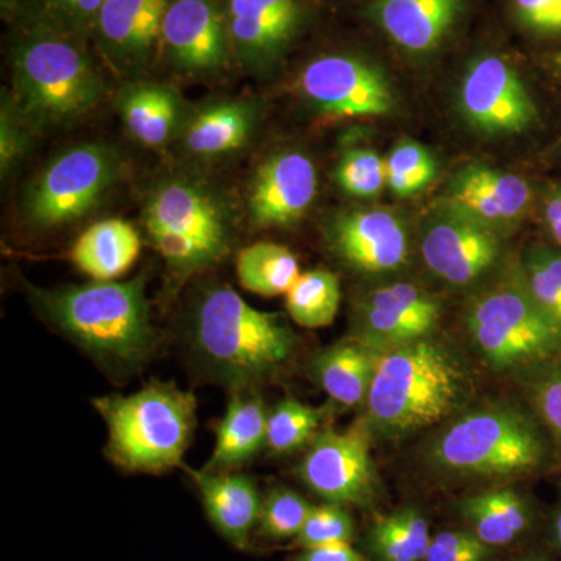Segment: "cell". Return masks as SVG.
<instances>
[{
  "label": "cell",
  "instance_id": "3",
  "mask_svg": "<svg viewBox=\"0 0 561 561\" xmlns=\"http://www.w3.org/2000/svg\"><path fill=\"white\" fill-rule=\"evenodd\" d=\"M192 346L220 382L251 390L283 370L297 341L278 316L254 309L230 287L216 286L197 302Z\"/></svg>",
  "mask_w": 561,
  "mask_h": 561
},
{
  "label": "cell",
  "instance_id": "4",
  "mask_svg": "<svg viewBox=\"0 0 561 561\" xmlns=\"http://www.w3.org/2000/svg\"><path fill=\"white\" fill-rule=\"evenodd\" d=\"M463 327L476 356L496 375L527 381L561 357V334L531 298L518 264L472 290Z\"/></svg>",
  "mask_w": 561,
  "mask_h": 561
},
{
  "label": "cell",
  "instance_id": "10",
  "mask_svg": "<svg viewBox=\"0 0 561 561\" xmlns=\"http://www.w3.org/2000/svg\"><path fill=\"white\" fill-rule=\"evenodd\" d=\"M442 301L412 280L387 279L356 298L350 339L387 353L437 335Z\"/></svg>",
  "mask_w": 561,
  "mask_h": 561
},
{
  "label": "cell",
  "instance_id": "14",
  "mask_svg": "<svg viewBox=\"0 0 561 561\" xmlns=\"http://www.w3.org/2000/svg\"><path fill=\"white\" fill-rule=\"evenodd\" d=\"M305 98L335 117H381L394 108L389 79L378 66L350 54H328L300 73Z\"/></svg>",
  "mask_w": 561,
  "mask_h": 561
},
{
  "label": "cell",
  "instance_id": "39",
  "mask_svg": "<svg viewBox=\"0 0 561 561\" xmlns=\"http://www.w3.org/2000/svg\"><path fill=\"white\" fill-rule=\"evenodd\" d=\"M356 534V523L345 505L324 502L313 505L308 522L298 535L297 545L302 549L323 546L350 545Z\"/></svg>",
  "mask_w": 561,
  "mask_h": 561
},
{
  "label": "cell",
  "instance_id": "40",
  "mask_svg": "<svg viewBox=\"0 0 561 561\" xmlns=\"http://www.w3.org/2000/svg\"><path fill=\"white\" fill-rule=\"evenodd\" d=\"M496 549L468 529L442 530L432 537L426 561H493Z\"/></svg>",
  "mask_w": 561,
  "mask_h": 561
},
{
  "label": "cell",
  "instance_id": "26",
  "mask_svg": "<svg viewBox=\"0 0 561 561\" xmlns=\"http://www.w3.org/2000/svg\"><path fill=\"white\" fill-rule=\"evenodd\" d=\"M140 239L128 221L108 219L88 228L73 243L70 260L95 280H114L138 260Z\"/></svg>",
  "mask_w": 561,
  "mask_h": 561
},
{
  "label": "cell",
  "instance_id": "23",
  "mask_svg": "<svg viewBox=\"0 0 561 561\" xmlns=\"http://www.w3.org/2000/svg\"><path fill=\"white\" fill-rule=\"evenodd\" d=\"M456 511L465 529L496 551L523 541L537 527V512L529 497L507 486L468 494L457 502Z\"/></svg>",
  "mask_w": 561,
  "mask_h": 561
},
{
  "label": "cell",
  "instance_id": "6",
  "mask_svg": "<svg viewBox=\"0 0 561 561\" xmlns=\"http://www.w3.org/2000/svg\"><path fill=\"white\" fill-rule=\"evenodd\" d=\"M92 404L108 427L106 457L122 470L157 474L183 465L197 423L190 391L151 381L136 393L95 398Z\"/></svg>",
  "mask_w": 561,
  "mask_h": 561
},
{
  "label": "cell",
  "instance_id": "5",
  "mask_svg": "<svg viewBox=\"0 0 561 561\" xmlns=\"http://www.w3.org/2000/svg\"><path fill=\"white\" fill-rule=\"evenodd\" d=\"M36 301L70 341L113 367H136L153 350L154 332L142 279L95 280L87 286L38 291Z\"/></svg>",
  "mask_w": 561,
  "mask_h": 561
},
{
  "label": "cell",
  "instance_id": "35",
  "mask_svg": "<svg viewBox=\"0 0 561 561\" xmlns=\"http://www.w3.org/2000/svg\"><path fill=\"white\" fill-rule=\"evenodd\" d=\"M437 176V161L426 147L402 139L386 158L387 187L398 197H411L426 190Z\"/></svg>",
  "mask_w": 561,
  "mask_h": 561
},
{
  "label": "cell",
  "instance_id": "13",
  "mask_svg": "<svg viewBox=\"0 0 561 561\" xmlns=\"http://www.w3.org/2000/svg\"><path fill=\"white\" fill-rule=\"evenodd\" d=\"M459 106L467 124L483 135H519L538 119L537 105L522 77L500 55H482L468 66Z\"/></svg>",
  "mask_w": 561,
  "mask_h": 561
},
{
  "label": "cell",
  "instance_id": "42",
  "mask_svg": "<svg viewBox=\"0 0 561 561\" xmlns=\"http://www.w3.org/2000/svg\"><path fill=\"white\" fill-rule=\"evenodd\" d=\"M11 105L2 110V140H0V160H2V172H9L11 164L16 162L22 150V138L20 119H14L11 113Z\"/></svg>",
  "mask_w": 561,
  "mask_h": 561
},
{
  "label": "cell",
  "instance_id": "25",
  "mask_svg": "<svg viewBox=\"0 0 561 561\" xmlns=\"http://www.w3.org/2000/svg\"><path fill=\"white\" fill-rule=\"evenodd\" d=\"M264 401L251 390H234L227 412L219 421L216 445L205 471L227 472L253 459L267 442Z\"/></svg>",
  "mask_w": 561,
  "mask_h": 561
},
{
  "label": "cell",
  "instance_id": "31",
  "mask_svg": "<svg viewBox=\"0 0 561 561\" xmlns=\"http://www.w3.org/2000/svg\"><path fill=\"white\" fill-rule=\"evenodd\" d=\"M236 272L243 289L261 297L286 295L301 275L297 257L287 247L257 242L238 254Z\"/></svg>",
  "mask_w": 561,
  "mask_h": 561
},
{
  "label": "cell",
  "instance_id": "20",
  "mask_svg": "<svg viewBox=\"0 0 561 561\" xmlns=\"http://www.w3.org/2000/svg\"><path fill=\"white\" fill-rule=\"evenodd\" d=\"M316 192L317 171L311 158L300 151H280L257 169L251 183V219L257 227H290L305 216Z\"/></svg>",
  "mask_w": 561,
  "mask_h": 561
},
{
  "label": "cell",
  "instance_id": "22",
  "mask_svg": "<svg viewBox=\"0 0 561 561\" xmlns=\"http://www.w3.org/2000/svg\"><path fill=\"white\" fill-rule=\"evenodd\" d=\"M186 470L197 483L209 522L225 540L245 551L261 515L262 500L256 483L247 476L228 471Z\"/></svg>",
  "mask_w": 561,
  "mask_h": 561
},
{
  "label": "cell",
  "instance_id": "18",
  "mask_svg": "<svg viewBox=\"0 0 561 561\" xmlns=\"http://www.w3.org/2000/svg\"><path fill=\"white\" fill-rule=\"evenodd\" d=\"M160 55L191 76L227 68L234 54L225 0H175L162 24Z\"/></svg>",
  "mask_w": 561,
  "mask_h": 561
},
{
  "label": "cell",
  "instance_id": "29",
  "mask_svg": "<svg viewBox=\"0 0 561 561\" xmlns=\"http://www.w3.org/2000/svg\"><path fill=\"white\" fill-rule=\"evenodd\" d=\"M254 125V110L245 102H221L202 110L184 133L187 150L219 157L241 149Z\"/></svg>",
  "mask_w": 561,
  "mask_h": 561
},
{
  "label": "cell",
  "instance_id": "1",
  "mask_svg": "<svg viewBox=\"0 0 561 561\" xmlns=\"http://www.w3.org/2000/svg\"><path fill=\"white\" fill-rule=\"evenodd\" d=\"M474 397L470 362L453 343L432 335L382 354L360 427L370 440H402L456 419Z\"/></svg>",
  "mask_w": 561,
  "mask_h": 561
},
{
  "label": "cell",
  "instance_id": "43",
  "mask_svg": "<svg viewBox=\"0 0 561 561\" xmlns=\"http://www.w3.org/2000/svg\"><path fill=\"white\" fill-rule=\"evenodd\" d=\"M290 561H370L350 545L323 546V548L302 549Z\"/></svg>",
  "mask_w": 561,
  "mask_h": 561
},
{
  "label": "cell",
  "instance_id": "34",
  "mask_svg": "<svg viewBox=\"0 0 561 561\" xmlns=\"http://www.w3.org/2000/svg\"><path fill=\"white\" fill-rule=\"evenodd\" d=\"M323 412L305 402L287 398L279 401L267 419L265 448L275 456L298 451L319 435Z\"/></svg>",
  "mask_w": 561,
  "mask_h": 561
},
{
  "label": "cell",
  "instance_id": "44",
  "mask_svg": "<svg viewBox=\"0 0 561 561\" xmlns=\"http://www.w3.org/2000/svg\"><path fill=\"white\" fill-rule=\"evenodd\" d=\"M542 221L556 245L561 249V184L553 186L542 197Z\"/></svg>",
  "mask_w": 561,
  "mask_h": 561
},
{
  "label": "cell",
  "instance_id": "15",
  "mask_svg": "<svg viewBox=\"0 0 561 561\" xmlns=\"http://www.w3.org/2000/svg\"><path fill=\"white\" fill-rule=\"evenodd\" d=\"M332 253L359 275L387 280L408 267L412 239L405 221L389 209L343 213L328 232Z\"/></svg>",
  "mask_w": 561,
  "mask_h": 561
},
{
  "label": "cell",
  "instance_id": "38",
  "mask_svg": "<svg viewBox=\"0 0 561 561\" xmlns=\"http://www.w3.org/2000/svg\"><path fill=\"white\" fill-rule=\"evenodd\" d=\"M531 412L561 457V357L527 379Z\"/></svg>",
  "mask_w": 561,
  "mask_h": 561
},
{
  "label": "cell",
  "instance_id": "46",
  "mask_svg": "<svg viewBox=\"0 0 561 561\" xmlns=\"http://www.w3.org/2000/svg\"><path fill=\"white\" fill-rule=\"evenodd\" d=\"M551 556L548 552L542 551V549H535V551H530L524 553V556L519 557V559L513 561H551Z\"/></svg>",
  "mask_w": 561,
  "mask_h": 561
},
{
  "label": "cell",
  "instance_id": "11",
  "mask_svg": "<svg viewBox=\"0 0 561 561\" xmlns=\"http://www.w3.org/2000/svg\"><path fill=\"white\" fill-rule=\"evenodd\" d=\"M423 264L451 289H478L500 273L504 238L481 225L438 208L420 236Z\"/></svg>",
  "mask_w": 561,
  "mask_h": 561
},
{
  "label": "cell",
  "instance_id": "47",
  "mask_svg": "<svg viewBox=\"0 0 561 561\" xmlns=\"http://www.w3.org/2000/svg\"><path fill=\"white\" fill-rule=\"evenodd\" d=\"M551 66H552L553 72H556L557 76L561 77V50H559V51H557V54L552 55Z\"/></svg>",
  "mask_w": 561,
  "mask_h": 561
},
{
  "label": "cell",
  "instance_id": "41",
  "mask_svg": "<svg viewBox=\"0 0 561 561\" xmlns=\"http://www.w3.org/2000/svg\"><path fill=\"white\" fill-rule=\"evenodd\" d=\"M524 27L545 36H561V0H512Z\"/></svg>",
  "mask_w": 561,
  "mask_h": 561
},
{
  "label": "cell",
  "instance_id": "2",
  "mask_svg": "<svg viewBox=\"0 0 561 561\" xmlns=\"http://www.w3.org/2000/svg\"><path fill=\"white\" fill-rule=\"evenodd\" d=\"M551 448L534 412L496 402L448 421L427 445L426 463L454 481L505 482L541 470Z\"/></svg>",
  "mask_w": 561,
  "mask_h": 561
},
{
  "label": "cell",
  "instance_id": "37",
  "mask_svg": "<svg viewBox=\"0 0 561 561\" xmlns=\"http://www.w3.org/2000/svg\"><path fill=\"white\" fill-rule=\"evenodd\" d=\"M335 181L351 197H376L387 187L386 160L371 149L345 151L335 168Z\"/></svg>",
  "mask_w": 561,
  "mask_h": 561
},
{
  "label": "cell",
  "instance_id": "8",
  "mask_svg": "<svg viewBox=\"0 0 561 561\" xmlns=\"http://www.w3.org/2000/svg\"><path fill=\"white\" fill-rule=\"evenodd\" d=\"M144 224L150 242L179 276L210 267L230 245L227 214L210 192L192 181L161 184L147 202Z\"/></svg>",
  "mask_w": 561,
  "mask_h": 561
},
{
  "label": "cell",
  "instance_id": "45",
  "mask_svg": "<svg viewBox=\"0 0 561 561\" xmlns=\"http://www.w3.org/2000/svg\"><path fill=\"white\" fill-rule=\"evenodd\" d=\"M548 540L553 551L559 552L561 556V497L557 502L556 507H553L551 516H549Z\"/></svg>",
  "mask_w": 561,
  "mask_h": 561
},
{
  "label": "cell",
  "instance_id": "24",
  "mask_svg": "<svg viewBox=\"0 0 561 561\" xmlns=\"http://www.w3.org/2000/svg\"><path fill=\"white\" fill-rule=\"evenodd\" d=\"M381 356L348 337L317 353L311 375L335 404L364 408Z\"/></svg>",
  "mask_w": 561,
  "mask_h": 561
},
{
  "label": "cell",
  "instance_id": "7",
  "mask_svg": "<svg viewBox=\"0 0 561 561\" xmlns=\"http://www.w3.org/2000/svg\"><path fill=\"white\" fill-rule=\"evenodd\" d=\"M13 72L22 113L38 124L79 119L102 98V77L84 41L47 28H20Z\"/></svg>",
  "mask_w": 561,
  "mask_h": 561
},
{
  "label": "cell",
  "instance_id": "21",
  "mask_svg": "<svg viewBox=\"0 0 561 561\" xmlns=\"http://www.w3.org/2000/svg\"><path fill=\"white\" fill-rule=\"evenodd\" d=\"M463 5L465 0H375L370 16L400 49L426 55L440 47Z\"/></svg>",
  "mask_w": 561,
  "mask_h": 561
},
{
  "label": "cell",
  "instance_id": "33",
  "mask_svg": "<svg viewBox=\"0 0 561 561\" xmlns=\"http://www.w3.org/2000/svg\"><path fill=\"white\" fill-rule=\"evenodd\" d=\"M518 267L531 298L561 334V249L527 247Z\"/></svg>",
  "mask_w": 561,
  "mask_h": 561
},
{
  "label": "cell",
  "instance_id": "48",
  "mask_svg": "<svg viewBox=\"0 0 561 561\" xmlns=\"http://www.w3.org/2000/svg\"><path fill=\"white\" fill-rule=\"evenodd\" d=\"M552 561V560H551Z\"/></svg>",
  "mask_w": 561,
  "mask_h": 561
},
{
  "label": "cell",
  "instance_id": "17",
  "mask_svg": "<svg viewBox=\"0 0 561 561\" xmlns=\"http://www.w3.org/2000/svg\"><path fill=\"white\" fill-rule=\"evenodd\" d=\"M225 9L234 60L253 73L271 72L308 20L306 0H225Z\"/></svg>",
  "mask_w": 561,
  "mask_h": 561
},
{
  "label": "cell",
  "instance_id": "30",
  "mask_svg": "<svg viewBox=\"0 0 561 561\" xmlns=\"http://www.w3.org/2000/svg\"><path fill=\"white\" fill-rule=\"evenodd\" d=\"M106 0H2L3 9L20 21V28L39 27L91 38L99 11Z\"/></svg>",
  "mask_w": 561,
  "mask_h": 561
},
{
  "label": "cell",
  "instance_id": "36",
  "mask_svg": "<svg viewBox=\"0 0 561 561\" xmlns=\"http://www.w3.org/2000/svg\"><path fill=\"white\" fill-rule=\"evenodd\" d=\"M312 507L297 491L283 485L275 486L262 500L257 522L261 535L272 541L297 540Z\"/></svg>",
  "mask_w": 561,
  "mask_h": 561
},
{
  "label": "cell",
  "instance_id": "27",
  "mask_svg": "<svg viewBox=\"0 0 561 561\" xmlns=\"http://www.w3.org/2000/svg\"><path fill=\"white\" fill-rule=\"evenodd\" d=\"M121 114L133 138L149 147H160L179 128L181 106L175 92L144 81L124 92Z\"/></svg>",
  "mask_w": 561,
  "mask_h": 561
},
{
  "label": "cell",
  "instance_id": "32",
  "mask_svg": "<svg viewBox=\"0 0 561 561\" xmlns=\"http://www.w3.org/2000/svg\"><path fill=\"white\" fill-rule=\"evenodd\" d=\"M342 290L337 276L324 268L301 273L286 294L290 319L308 330L332 324L341 308Z\"/></svg>",
  "mask_w": 561,
  "mask_h": 561
},
{
  "label": "cell",
  "instance_id": "9",
  "mask_svg": "<svg viewBox=\"0 0 561 561\" xmlns=\"http://www.w3.org/2000/svg\"><path fill=\"white\" fill-rule=\"evenodd\" d=\"M119 175L116 151L101 144H81L60 154L33 181L25 195L28 221L55 228L80 219L94 208Z\"/></svg>",
  "mask_w": 561,
  "mask_h": 561
},
{
  "label": "cell",
  "instance_id": "19",
  "mask_svg": "<svg viewBox=\"0 0 561 561\" xmlns=\"http://www.w3.org/2000/svg\"><path fill=\"white\" fill-rule=\"evenodd\" d=\"M175 0H106L92 41L122 72H139L160 55L162 24Z\"/></svg>",
  "mask_w": 561,
  "mask_h": 561
},
{
  "label": "cell",
  "instance_id": "12",
  "mask_svg": "<svg viewBox=\"0 0 561 561\" xmlns=\"http://www.w3.org/2000/svg\"><path fill=\"white\" fill-rule=\"evenodd\" d=\"M368 440L360 426L346 432H320L302 457L298 470L301 481L324 502L373 507L381 494V482Z\"/></svg>",
  "mask_w": 561,
  "mask_h": 561
},
{
  "label": "cell",
  "instance_id": "16",
  "mask_svg": "<svg viewBox=\"0 0 561 561\" xmlns=\"http://www.w3.org/2000/svg\"><path fill=\"white\" fill-rule=\"evenodd\" d=\"M531 201L534 194L529 181L523 176L472 162L449 179L438 208L505 238L526 219Z\"/></svg>",
  "mask_w": 561,
  "mask_h": 561
},
{
  "label": "cell",
  "instance_id": "28",
  "mask_svg": "<svg viewBox=\"0 0 561 561\" xmlns=\"http://www.w3.org/2000/svg\"><path fill=\"white\" fill-rule=\"evenodd\" d=\"M431 526L420 508L404 505L378 516L365 535L370 561H426Z\"/></svg>",
  "mask_w": 561,
  "mask_h": 561
}]
</instances>
